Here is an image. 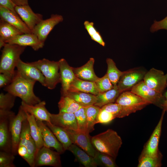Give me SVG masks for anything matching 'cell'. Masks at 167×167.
<instances>
[{"label": "cell", "mask_w": 167, "mask_h": 167, "mask_svg": "<svg viewBox=\"0 0 167 167\" xmlns=\"http://www.w3.org/2000/svg\"><path fill=\"white\" fill-rule=\"evenodd\" d=\"M106 62L107 65L106 74L113 85L116 86L123 71H120L117 68L115 63L112 59L107 58Z\"/></svg>", "instance_id": "836d02e7"}, {"label": "cell", "mask_w": 167, "mask_h": 167, "mask_svg": "<svg viewBox=\"0 0 167 167\" xmlns=\"http://www.w3.org/2000/svg\"><path fill=\"white\" fill-rule=\"evenodd\" d=\"M94 58H91L83 66L77 68L73 67V71L76 77L85 81H96L99 78L96 75L94 71Z\"/></svg>", "instance_id": "cb8c5ba5"}, {"label": "cell", "mask_w": 167, "mask_h": 167, "mask_svg": "<svg viewBox=\"0 0 167 167\" xmlns=\"http://www.w3.org/2000/svg\"><path fill=\"white\" fill-rule=\"evenodd\" d=\"M16 6L28 4V0H12Z\"/></svg>", "instance_id": "c3c4849f"}, {"label": "cell", "mask_w": 167, "mask_h": 167, "mask_svg": "<svg viewBox=\"0 0 167 167\" xmlns=\"http://www.w3.org/2000/svg\"><path fill=\"white\" fill-rule=\"evenodd\" d=\"M69 91L81 92L95 95L99 93L94 82L84 80L76 77L71 83Z\"/></svg>", "instance_id": "484cf974"}, {"label": "cell", "mask_w": 167, "mask_h": 167, "mask_svg": "<svg viewBox=\"0 0 167 167\" xmlns=\"http://www.w3.org/2000/svg\"><path fill=\"white\" fill-rule=\"evenodd\" d=\"M16 71L13 73H0V87H5L12 82L15 76Z\"/></svg>", "instance_id": "7bdbcfd3"}, {"label": "cell", "mask_w": 167, "mask_h": 167, "mask_svg": "<svg viewBox=\"0 0 167 167\" xmlns=\"http://www.w3.org/2000/svg\"><path fill=\"white\" fill-rule=\"evenodd\" d=\"M30 63L36 67L42 72L45 78L46 87L48 89H54L57 85L60 83L58 61H51L43 58Z\"/></svg>", "instance_id": "8992f818"}, {"label": "cell", "mask_w": 167, "mask_h": 167, "mask_svg": "<svg viewBox=\"0 0 167 167\" xmlns=\"http://www.w3.org/2000/svg\"><path fill=\"white\" fill-rule=\"evenodd\" d=\"M163 155L161 152L157 155L139 156L138 167H160Z\"/></svg>", "instance_id": "d6a6232c"}, {"label": "cell", "mask_w": 167, "mask_h": 167, "mask_svg": "<svg viewBox=\"0 0 167 167\" xmlns=\"http://www.w3.org/2000/svg\"><path fill=\"white\" fill-rule=\"evenodd\" d=\"M165 76L166 79H167V73L165 75Z\"/></svg>", "instance_id": "f907efd6"}, {"label": "cell", "mask_w": 167, "mask_h": 167, "mask_svg": "<svg viewBox=\"0 0 167 167\" xmlns=\"http://www.w3.org/2000/svg\"><path fill=\"white\" fill-rule=\"evenodd\" d=\"M45 105V101H41L34 105H28L22 101L20 106L26 112L33 115L36 119L51 123V113L46 109Z\"/></svg>", "instance_id": "7402d4cb"}, {"label": "cell", "mask_w": 167, "mask_h": 167, "mask_svg": "<svg viewBox=\"0 0 167 167\" xmlns=\"http://www.w3.org/2000/svg\"><path fill=\"white\" fill-rule=\"evenodd\" d=\"M6 43L16 44L21 46H29L35 51L42 48L44 43L41 41L33 33H23L18 35L5 41Z\"/></svg>", "instance_id": "ffe728a7"}, {"label": "cell", "mask_w": 167, "mask_h": 167, "mask_svg": "<svg viewBox=\"0 0 167 167\" xmlns=\"http://www.w3.org/2000/svg\"><path fill=\"white\" fill-rule=\"evenodd\" d=\"M64 129L73 143L77 145L90 156L93 157L95 156L97 151L92 144L89 135L78 130Z\"/></svg>", "instance_id": "9a60e30c"}, {"label": "cell", "mask_w": 167, "mask_h": 167, "mask_svg": "<svg viewBox=\"0 0 167 167\" xmlns=\"http://www.w3.org/2000/svg\"><path fill=\"white\" fill-rule=\"evenodd\" d=\"M24 33L8 23L0 20V40L5 42L12 37Z\"/></svg>", "instance_id": "1f68e13d"}, {"label": "cell", "mask_w": 167, "mask_h": 167, "mask_svg": "<svg viewBox=\"0 0 167 167\" xmlns=\"http://www.w3.org/2000/svg\"><path fill=\"white\" fill-rule=\"evenodd\" d=\"M74 113L77 122L78 131L89 135L87 130L85 107H81Z\"/></svg>", "instance_id": "8d00e7d4"}, {"label": "cell", "mask_w": 167, "mask_h": 167, "mask_svg": "<svg viewBox=\"0 0 167 167\" xmlns=\"http://www.w3.org/2000/svg\"><path fill=\"white\" fill-rule=\"evenodd\" d=\"M116 118V117L113 114L100 108L96 118V124H108Z\"/></svg>", "instance_id": "60d3db41"}, {"label": "cell", "mask_w": 167, "mask_h": 167, "mask_svg": "<svg viewBox=\"0 0 167 167\" xmlns=\"http://www.w3.org/2000/svg\"><path fill=\"white\" fill-rule=\"evenodd\" d=\"M63 20L61 15L52 14L51 17L46 19L43 20L34 28L32 31L39 40L44 43L47 37L54 27Z\"/></svg>", "instance_id": "5bb4252c"}, {"label": "cell", "mask_w": 167, "mask_h": 167, "mask_svg": "<svg viewBox=\"0 0 167 167\" xmlns=\"http://www.w3.org/2000/svg\"><path fill=\"white\" fill-rule=\"evenodd\" d=\"M100 108L94 105L85 107L87 130L89 133L94 129V126L96 124V118Z\"/></svg>", "instance_id": "e575fe53"}, {"label": "cell", "mask_w": 167, "mask_h": 167, "mask_svg": "<svg viewBox=\"0 0 167 167\" xmlns=\"http://www.w3.org/2000/svg\"><path fill=\"white\" fill-rule=\"evenodd\" d=\"M16 67L17 70L24 76L38 81L43 86H46L45 77L41 71L30 62L26 63L20 59Z\"/></svg>", "instance_id": "d6986e66"}, {"label": "cell", "mask_w": 167, "mask_h": 167, "mask_svg": "<svg viewBox=\"0 0 167 167\" xmlns=\"http://www.w3.org/2000/svg\"><path fill=\"white\" fill-rule=\"evenodd\" d=\"M161 29L167 30V16L161 21H154L151 27L150 30L151 32H154Z\"/></svg>", "instance_id": "ee69618b"}, {"label": "cell", "mask_w": 167, "mask_h": 167, "mask_svg": "<svg viewBox=\"0 0 167 167\" xmlns=\"http://www.w3.org/2000/svg\"><path fill=\"white\" fill-rule=\"evenodd\" d=\"M101 108L113 114L116 118H120L122 108L118 104L116 103L109 104L103 106Z\"/></svg>", "instance_id": "b9f144b4"}, {"label": "cell", "mask_w": 167, "mask_h": 167, "mask_svg": "<svg viewBox=\"0 0 167 167\" xmlns=\"http://www.w3.org/2000/svg\"><path fill=\"white\" fill-rule=\"evenodd\" d=\"M58 61L62 86L61 95H64L68 91L71 83L76 77L73 67L68 64L65 59L62 58Z\"/></svg>", "instance_id": "ac0fdd59"}, {"label": "cell", "mask_w": 167, "mask_h": 167, "mask_svg": "<svg viewBox=\"0 0 167 167\" xmlns=\"http://www.w3.org/2000/svg\"><path fill=\"white\" fill-rule=\"evenodd\" d=\"M26 112L27 119L29 125L30 134L35 143L37 153L44 146L41 132L35 117L33 115Z\"/></svg>", "instance_id": "f1b7e54d"}, {"label": "cell", "mask_w": 167, "mask_h": 167, "mask_svg": "<svg viewBox=\"0 0 167 167\" xmlns=\"http://www.w3.org/2000/svg\"><path fill=\"white\" fill-rule=\"evenodd\" d=\"M26 46L6 43L2 50L0 73L14 72L20 55Z\"/></svg>", "instance_id": "277c9868"}, {"label": "cell", "mask_w": 167, "mask_h": 167, "mask_svg": "<svg viewBox=\"0 0 167 167\" xmlns=\"http://www.w3.org/2000/svg\"><path fill=\"white\" fill-rule=\"evenodd\" d=\"M90 37L92 40L97 42L102 46H105V43L99 32L98 31Z\"/></svg>", "instance_id": "7dc6e473"}, {"label": "cell", "mask_w": 167, "mask_h": 167, "mask_svg": "<svg viewBox=\"0 0 167 167\" xmlns=\"http://www.w3.org/2000/svg\"><path fill=\"white\" fill-rule=\"evenodd\" d=\"M85 29L91 37L98 31L94 26V23L93 22H90L88 21H85L84 22Z\"/></svg>", "instance_id": "bcb514c9"}, {"label": "cell", "mask_w": 167, "mask_h": 167, "mask_svg": "<svg viewBox=\"0 0 167 167\" xmlns=\"http://www.w3.org/2000/svg\"><path fill=\"white\" fill-rule=\"evenodd\" d=\"M45 123L53 132L58 140L62 144L65 150H67L73 143L65 129L54 125L51 123L45 122Z\"/></svg>", "instance_id": "f546056e"}, {"label": "cell", "mask_w": 167, "mask_h": 167, "mask_svg": "<svg viewBox=\"0 0 167 167\" xmlns=\"http://www.w3.org/2000/svg\"><path fill=\"white\" fill-rule=\"evenodd\" d=\"M16 96L7 92L0 94V109L11 110L14 107Z\"/></svg>", "instance_id": "74e56055"}, {"label": "cell", "mask_w": 167, "mask_h": 167, "mask_svg": "<svg viewBox=\"0 0 167 167\" xmlns=\"http://www.w3.org/2000/svg\"><path fill=\"white\" fill-rule=\"evenodd\" d=\"M36 150V145L31 135L29 124L26 119L22 123L17 153L31 167H35Z\"/></svg>", "instance_id": "3957f363"}, {"label": "cell", "mask_w": 167, "mask_h": 167, "mask_svg": "<svg viewBox=\"0 0 167 167\" xmlns=\"http://www.w3.org/2000/svg\"><path fill=\"white\" fill-rule=\"evenodd\" d=\"M115 103L119 104L122 107V112L120 118L128 116L150 104L139 96L128 91L122 92Z\"/></svg>", "instance_id": "5b68a950"}, {"label": "cell", "mask_w": 167, "mask_h": 167, "mask_svg": "<svg viewBox=\"0 0 167 167\" xmlns=\"http://www.w3.org/2000/svg\"><path fill=\"white\" fill-rule=\"evenodd\" d=\"M16 5L12 0H0V6L3 7L18 15L15 9Z\"/></svg>", "instance_id": "f6af8a7d"}, {"label": "cell", "mask_w": 167, "mask_h": 167, "mask_svg": "<svg viewBox=\"0 0 167 167\" xmlns=\"http://www.w3.org/2000/svg\"><path fill=\"white\" fill-rule=\"evenodd\" d=\"M36 120L41 132L44 146L49 148H54L60 154L64 153L65 150L50 129L43 122L36 119Z\"/></svg>", "instance_id": "2e32d148"}, {"label": "cell", "mask_w": 167, "mask_h": 167, "mask_svg": "<svg viewBox=\"0 0 167 167\" xmlns=\"http://www.w3.org/2000/svg\"><path fill=\"white\" fill-rule=\"evenodd\" d=\"M64 95L71 98L83 107L94 105L96 101V95L81 92L69 91Z\"/></svg>", "instance_id": "83f0119b"}, {"label": "cell", "mask_w": 167, "mask_h": 167, "mask_svg": "<svg viewBox=\"0 0 167 167\" xmlns=\"http://www.w3.org/2000/svg\"><path fill=\"white\" fill-rule=\"evenodd\" d=\"M15 155L12 153L0 151V167H15Z\"/></svg>", "instance_id": "ab89813d"}, {"label": "cell", "mask_w": 167, "mask_h": 167, "mask_svg": "<svg viewBox=\"0 0 167 167\" xmlns=\"http://www.w3.org/2000/svg\"><path fill=\"white\" fill-rule=\"evenodd\" d=\"M121 93L117 85L113 86L112 89L96 95V101L94 105L101 108L106 105L115 103Z\"/></svg>", "instance_id": "4316f807"}, {"label": "cell", "mask_w": 167, "mask_h": 167, "mask_svg": "<svg viewBox=\"0 0 167 167\" xmlns=\"http://www.w3.org/2000/svg\"><path fill=\"white\" fill-rule=\"evenodd\" d=\"M91 141L97 151L108 154L115 159L122 143L120 136L110 129L92 137Z\"/></svg>", "instance_id": "7a4b0ae2"}, {"label": "cell", "mask_w": 167, "mask_h": 167, "mask_svg": "<svg viewBox=\"0 0 167 167\" xmlns=\"http://www.w3.org/2000/svg\"><path fill=\"white\" fill-rule=\"evenodd\" d=\"M75 156V159L85 167H96L98 166L93 157L75 144L72 143L68 150Z\"/></svg>", "instance_id": "d4e9b609"}, {"label": "cell", "mask_w": 167, "mask_h": 167, "mask_svg": "<svg viewBox=\"0 0 167 167\" xmlns=\"http://www.w3.org/2000/svg\"><path fill=\"white\" fill-rule=\"evenodd\" d=\"M82 107L73 99L66 95H62L58 103L59 113H74Z\"/></svg>", "instance_id": "4dcf8cb0"}, {"label": "cell", "mask_w": 167, "mask_h": 167, "mask_svg": "<svg viewBox=\"0 0 167 167\" xmlns=\"http://www.w3.org/2000/svg\"><path fill=\"white\" fill-rule=\"evenodd\" d=\"M15 115L11 110L0 109V150L11 152L12 140L10 130L11 119Z\"/></svg>", "instance_id": "52a82bcc"}, {"label": "cell", "mask_w": 167, "mask_h": 167, "mask_svg": "<svg viewBox=\"0 0 167 167\" xmlns=\"http://www.w3.org/2000/svg\"><path fill=\"white\" fill-rule=\"evenodd\" d=\"M147 71L141 67H135L123 71L117 85L119 91L122 92L131 90L139 82L143 80Z\"/></svg>", "instance_id": "ba28073f"}, {"label": "cell", "mask_w": 167, "mask_h": 167, "mask_svg": "<svg viewBox=\"0 0 167 167\" xmlns=\"http://www.w3.org/2000/svg\"><path fill=\"white\" fill-rule=\"evenodd\" d=\"M27 119L26 112L20 106L17 114L12 118L10 124L12 140L11 153L15 156L18 154L17 150L20 140L23 122Z\"/></svg>", "instance_id": "30bf717a"}, {"label": "cell", "mask_w": 167, "mask_h": 167, "mask_svg": "<svg viewBox=\"0 0 167 167\" xmlns=\"http://www.w3.org/2000/svg\"><path fill=\"white\" fill-rule=\"evenodd\" d=\"M36 82L24 76L16 70L12 82L3 90L19 97L26 104L34 105L41 101L34 92L33 88Z\"/></svg>", "instance_id": "6da1fadb"}, {"label": "cell", "mask_w": 167, "mask_h": 167, "mask_svg": "<svg viewBox=\"0 0 167 167\" xmlns=\"http://www.w3.org/2000/svg\"><path fill=\"white\" fill-rule=\"evenodd\" d=\"M50 122L53 125L63 128L78 130L75 116L74 113H59L50 114Z\"/></svg>", "instance_id": "44dd1931"}, {"label": "cell", "mask_w": 167, "mask_h": 167, "mask_svg": "<svg viewBox=\"0 0 167 167\" xmlns=\"http://www.w3.org/2000/svg\"><path fill=\"white\" fill-rule=\"evenodd\" d=\"M165 113V112L163 110L157 124L149 139L144 145L139 156L145 155L155 156L161 152L158 148V145Z\"/></svg>", "instance_id": "4fadbf2b"}, {"label": "cell", "mask_w": 167, "mask_h": 167, "mask_svg": "<svg viewBox=\"0 0 167 167\" xmlns=\"http://www.w3.org/2000/svg\"><path fill=\"white\" fill-rule=\"evenodd\" d=\"M143 80L148 87L162 94L167 87V79L163 71L154 68L147 72Z\"/></svg>", "instance_id": "7c38bea8"}, {"label": "cell", "mask_w": 167, "mask_h": 167, "mask_svg": "<svg viewBox=\"0 0 167 167\" xmlns=\"http://www.w3.org/2000/svg\"><path fill=\"white\" fill-rule=\"evenodd\" d=\"M15 9L32 32L35 27L43 20V15L40 14L35 13L28 4L16 6Z\"/></svg>", "instance_id": "e0dca14e"}, {"label": "cell", "mask_w": 167, "mask_h": 167, "mask_svg": "<svg viewBox=\"0 0 167 167\" xmlns=\"http://www.w3.org/2000/svg\"><path fill=\"white\" fill-rule=\"evenodd\" d=\"M0 17V19L8 23L24 33H32L18 15L1 6Z\"/></svg>", "instance_id": "603a6c76"}, {"label": "cell", "mask_w": 167, "mask_h": 167, "mask_svg": "<svg viewBox=\"0 0 167 167\" xmlns=\"http://www.w3.org/2000/svg\"><path fill=\"white\" fill-rule=\"evenodd\" d=\"M130 91L150 104L162 109V105L165 99L163 94L150 88L145 84L143 80L134 86Z\"/></svg>", "instance_id": "9c48e42d"}, {"label": "cell", "mask_w": 167, "mask_h": 167, "mask_svg": "<svg viewBox=\"0 0 167 167\" xmlns=\"http://www.w3.org/2000/svg\"><path fill=\"white\" fill-rule=\"evenodd\" d=\"M99 93H103L112 89L113 86L106 74L95 82Z\"/></svg>", "instance_id": "f35d334b"}, {"label": "cell", "mask_w": 167, "mask_h": 167, "mask_svg": "<svg viewBox=\"0 0 167 167\" xmlns=\"http://www.w3.org/2000/svg\"><path fill=\"white\" fill-rule=\"evenodd\" d=\"M94 160L98 166L105 167H116L115 160L111 156L99 151H96Z\"/></svg>", "instance_id": "d590c367"}, {"label": "cell", "mask_w": 167, "mask_h": 167, "mask_svg": "<svg viewBox=\"0 0 167 167\" xmlns=\"http://www.w3.org/2000/svg\"><path fill=\"white\" fill-rule=\"evenodd\" d=\"M163 95L165 99L162 105V109L165 112H167V91L165 92Z\"/></svg>", "instance_id": "681fc988"}, {"label": "cell", "mask_w": 167, "mask_h": 167, "mask_svg": "<svg viewBox=\"0 0 167 167\" xmlns=\"http://www.w3.org/2000/svg\"><path fill=\"white\" fill-rule=\"evenodd\" d=\"M60 154L50 148L43 146L37 152L35 160V167L49 166L61 167Z\"/></svg>", "instance_id": "8fae6325"}]
</instances>
